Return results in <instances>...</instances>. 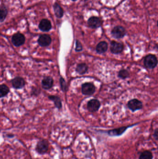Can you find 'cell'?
Returning a JSON list of instances; mask_svg holds the SVG:
<instances>
[{"label": "cell", "mask_w": 158, "mask_h": 159, "mask_svg": "<svg viewBox=\"0 0 158 159\" xmlns=\"http://www.w3.org/2000/svg\"><path fill=\"white\" fill-rule=\"evenodd\" d=\"M158 61L156 56L153 55H148L144 60V66L148 69H153L157 66Z\"/></svg>", "instance_id": "6da1fadb"}, {"label": "cell", "mask_w": 158, "mask_h": 159, "mask_svg": "<svg viewBox=\"0 0 158 159\" xmlns=\"http://www.w3.org/2000/svg\"><path fill=\"white\" fill-rule=\"evenodd\" d=\"M26 38L24 35L21 33H15L12 37L11 42L16 47L23 45L25 42Z\"/></svg>", "instance_id": "7a4b0ae2"}, {"label": "cell", "mask_w": 158, "mask_h": 159, "mask_svg": "<svg viewBox=\"0 0 158 159\" xmlns=\"http://www.w3.org/2000/svg\"><path fill=\"white\" fill-rule=\"evenodd\" d=\"M49 149V143L46 139L40 140L36 146L35 150L38 153L44 154L48 151Z\"/></svg>", "instance_id": "3957f363"}, {"label": "cell", "mask_w": 158, "mask_h": 159, "mask_svg": "<svg viewBox=\"0 0 158 159\" xmlns=\"http://www.w3.org/2000/svg\"><path fill=\"white\" fill-rule=\"evenodd\" d=\"M82 92L84 95H91L95 93V86L92 83H85L82 85Z\"/></svg>", "instance_id": "277c9868"}, {"label": "cell", "mask_w": 158, "mask_h": 159, "mask_svg": "<svg viewBox=\"0 0 158 159\" xmlns=\"http://www.w3.org/2000/svg\"><path fill=\"white\" fill-rule=\"evenodd\" d=\"M11 84L13 87L15 89H22L25 86L26 82L23 77L17 76L11 80Z\"/></svg>", "instance_id": "5b68a950"}, {"label": "cell", "mask_w": 158, "mask_h": 159, "mask_svg": "<svg viewBox=\"0 0 158 159\" xmlns=\"http://www.w3.org/2000/svg\"><path fill=\"white\" fill-rule=\"evenodd\" d=\"M51 42L52 38L49 34H41L38 39V43L42 47L49 46Z\"/></svg>", "instance_id": "8992f818"}, {"label": "cell", "mask_w": 158, "mask_h": 159, "mask_svg": "<svg viewBox=\"0 0 158 159\" xmlns=\"http://www.w3.org/2000/svg\"><path fill=\"white\" fill-rule=\"evenodd\" d=\"M111 34L114 38L121 39L125 35L126 30L122 26H116L112 30Z\"/></svg>", "instance_id": "52a82bcc"}, {"label": "cell", "mask_w": 158, "mask_h": 159, "mask_svg": "<svg viewBox=\"0 0 158 159\" xmlns=\"http://www.w3.org/2000/svg\"><path fill=\"white\" fill-rule=\"evenodd\" d=\"M127 107L132 111L135 112L142 108L143 104L138 99H134L128 101L127 103Z\"/></svg>", "instance_id": "ba28073f"}, {"label": "cell", "mask_w": 158, "mask_h": 159, "mask_svg": "<svg viewBox=\"0 0 158 159\" xmlns=\"http://www.w3.org/2000/svg\"><path fill=\"white\" fill-rule=\"evenodd\" d=\"M123 44L113 41L110 43V50L113 54H119L123 51Z\"/></svg>", "instance_id": "9c48e42d"}, {"label": "cell", "mask_w": 158, "mask_h": 159, "mask_svg": "<svg viewBox=\"0 0 158 159\" xmlns=\"http://www.w3.org/2000/svg\"><path fill=\"white\" fill-rule=\"evenodd\" d=\"M53 78L51 76H45L41 81L42 88L45 90H49L53 86Z\"/></svg>", "instance_id": "30bf717a"}, {"label": "cell", "mask_w": 158, "mask_h": 159, "mask_svg": "<svg viewBox=\"0 0 158 159\" xmlns=\"http://www.w3.org/2000/svg\"><path fill=\"white\" fill-rule=\"evenodd\" d=\"M101 106L100 101L97 99H92L87 103V108L90 112H95L98 110Z\"/></svg>", "instance_id": "8fae6325"}, {"label": "cell", "mask_w": 158, "mask_h": 159, "mask_svg": "<svg viewBox=\"0 0 158 159\" xmlns=\"http://www.w3.org/2000/svg\"><path fill=\"white\" fill-rule=\"evenodd\" d=\"M52 28L50 21L48 19H43L40 22L39 28L42 32H48Z\"/></svg>", "instance_id": "7c38bea8"}, {"label": "cell", "mask_w": 158, "mask_h": 159, "mask_svg": "<svg viewBox=\"0 0 158 159\" xmlns=\"http://www.w3.org/2000/svg\"><path fill=\"white\" fill-rule=\"evenodd\" d=\"M88 24L90 28L96 29L99 28L101 25V20L98 17L93 16L90 17L88 20Z\"/></svg>", "instance_id": "4fadbf2b"}, {"label": "cell", "mask_w": 158, "mask_h": 159, "mask_svg": "<svg viewBox=\"0 0 158 159\" xmlns=\"http://www.w3.org/2000/svg\"><path fill=\"white\" fill-rule=\"evenodd\" d=\"M128 126H123L120 128H116L108 131V134L109 135L114 136H119L123 134L126 129L128 128Z\"/></svg>", "instance_id": "5bb4252c"}, {"label": "cell", "mask_w": 158, "mask_h": 159, "mask_svg": "<svg viewBox=\"0 0 158 159\" xmlns=\"http://www.w3.org/2000/svg\"><path fill=\"white\" fill-rule=\"evenodd\" d=\"M108 48V43L106 42H101L97 46L96 51L99 54H103L107 51Z\"/></svg>", "instance_id": "9a60e30c"}, {"label": "cell", "mask_w": 158, "mask_h": 159, "mask_svg": "<svg viewBox=\"0 0 158 159\" xmlns=\"http://www.w3.org/2000/svg\"><path fill=\"white\" fill-rule=\"evenodd\" d=\"M48 99L50 100L53 101L56 108L59 109H60L62 107V104L61 100L59 96L51 95L49 96Z\"/></svg>", "instance_id": "2e32d148"}, {"label": "cell", "mask_w": 158, "mask_h": 159, "mask_svg": "<svg viewBox=\"0 0 158 159\" xmlns=\"http://www.w3.org/2000/svg\"><path fill=\"white\" fill-rule=\"evenodd\" d=\"M53 9L54 13L57 17L61 18L64 15V11L60 5L58 3L55 2L53 5Z\"/></svg>", "instance_id": "e0dca14e"}, {"label": "cell", "mask_w": 158, "mask_h": 159, "mask_svg": "<svg viewBox=\"0 0 158 159\" xmlns=\"http://www.w3.org/2000/svg\"><path fill=\"white\" fill-rule=\"evenodd\" d=\"M88 69V67L87 65L85 63H82L77 65L76 68V71L79 74L83 75L86 73Z\"/></svg>", "instance_id": "ac0fdd59"}, {"label": "cell", "mask_w": 158, "mask_h": 159, "mask_svg": "<svg viewBox=\"0 0 158 159\" xmlns=\"http://www.w3.org/2000/svg\"><path fill=\"white\" fill-rule=\"evenodd\" d=\"M10 92V89L6 85H0V98L7 96Z\"/></svg>", "instance_id": "d6986e66"}, {"label": "cell", "mask_w": 158, "mask_h": 159, "mask_svg": "<svg viewBox=\"0 0 158 159\" xmlns=\"http://www.w3.org/2000/svg\"><path fill=\"white\" fill-rule=\"evenodd\" d=\"M8 15V10L5 6L0 7V22H2L5 20Z\"/></svg>", "instance_id": "ffe728a7"}, {"label": "cell", "mask_w": 158, "mask_h": 159, "mask_svg": "<svg viewBox=\"0 0 158 159\" xmlns=\"http://www.w3.org/2000/svg\"><path fill=\"white\" fill-rule=\"evenodd\" d=\"M153 155L149 151L146 150L140 154L139 159H152Z\"/></svg>", "instance_id": "44dd1931"}, {"label": "cell", "mask_w": 158, "mask_h": 159, "mask_svg": "<svg viewBox=\"0 0 158 159\" xmlns=\"http://www.w3.org/2000/svg\"><path fill=\"white\" fill-rule=\"evenodd\" d=\"M129 73L125 69L121 70L118 73V77L123 79H126V78L129 77Z\"/></svg>", "instance_id": "7402d4cb"}, {"label": "cell", "mask_w": 158, "mask_h": 159, "mask_svg": "<svg viewBox=\"0 0 158 159\" xmlns=\"http://www.w3.org/2000/svg\"><path fill=\"white\" fill-rule=\"evenodd\" d=\"M60 85L61 89L63 92H65L67 88L66 82L64 79L62 77H60Z\"/></svg>", "instance_id": "603a6c76"}, {"label": "cell", "mask_w": 158, "mask_h": 159, "mask_svg": "<svg viewBox=\"0 0 158 159\" xmlns=\"http://www.w3.org/2000/svg\"><path fill=\"white\" fill-rule=\"evenodd\" d=\"M83 49V46L82 44L78 40H76V46L75 50L77 52H80L82 51Z\"/></svg>", "instance_id": "cb8c5ba5"}, {"label": "cell", "mask_w": 158, "mask_h": 159, "mask_svg": "<svg viewBox=\"0 0 158 159\" xmlns=\"http://www.w3.org/2000/svg\"><path fill=\"white\" fill-rule=\"evenodd\" d=\"M158 129H156V130L154 131V137L155 139H156V140L158 139Z\"/></svg>", "instance_id": "d4e9b609"}, {"label": "cell", "mask_w": 158, "mask_h": 159, "mask_svg": "<svg viewBox=\"0 0 158 159\" xmlns=\"http://www.w3.org/2000/svg\"><path fill=\"white\" fill-rule=\"evenodd\" d=\"M7 136L8 138H13L14 136V135H13V134H9V135H7Z\"/></svg>", "instance_id": "484cf974"}, {"label": "cell", "mask_w": 158, "mask_h": 159, "mask_svg": "<svg viewBox=\"0 0 158 159\" xmlns=\"http://www.w3.org/2000/svg\"><path fill=\"white\" fill-rule=\"evenodd\" d=\"M72 1H77V0H72Z\"/></svg>", "instance_id": "4316f807"}, {"label": "cell", "mask_w": 158, "mask_h": 159, "mask_svg": "<svg viewBox=\"0 0 158 159\" xmlns=\"http://www.w3.org/2000/svg\"><path fill=\"white\" fill-rule=\"evenodd\" d=\"M85 1H87V0H85Z\"/></svg>", "instance_id": "83f0119b"}, {"label": "cell", "mask_w": 158, "mask_h": 159, "mask_svg": "<svg viewBox=\"0 0 158 159\" xmlns=\"http://www.w3.org/2000/svg\"></svg>", "instance_id": "f1b7e54d"}]
</instances>
